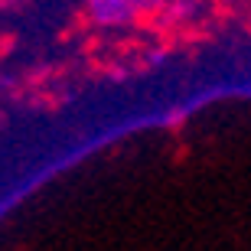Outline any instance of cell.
<instances>
[{"label": "cell", "mask_w": 251, "mask_h": 251, "mask_svg": "<svg viewBox=\"0 0 251 251\" xmlns=\"http://www.w3.org/2000/svg\"><path fill=\"white\" fill-rule=\"evenodd\" d=\"M157 3L160 0H88V17L98 26H124Z\"/></svg>", "instance_id": "cell-1"}, {"label": "cell", "mask_w": 251, "mask_h": 251, "mask_svg": "<svg viewBox=\"0 0 251 251\" xmlns=\"http://www.w3.org/2000/svg\"><path fill=\"white\" fill-rule=\"evenodd\" d=\"M23 0H0V7H20Z\"/></svg>", "instance_id": "cell-2"}]
</instances>
